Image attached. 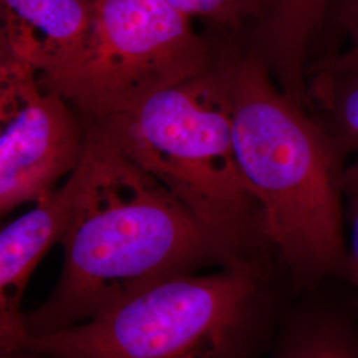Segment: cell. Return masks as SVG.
<instances>
[{
	"label": "cell",
	"mask_w": 358,
	"mask_h": 358,
	"mask_svg": "<svg viewBox=\"0 0 358 358\" xmlns=\"http://www.w3.org/2000/svg\"><path fill=\"white\" fill-rule=\"evenodd\" d=\"M344 215L349 226L343 279L353 291L352 301L358 316V159L346 167L343 182Z\"/></svg>",
	"instance_id": "obj_13"
},
{
	"label": "cell",
	"mask_w": 358,
	"mask_h": 358,
	"mask_svg": "<svg viewBox=\"0 0 358 358\" xmlns=\"http://www.w3.org/2000/svg\"><path fill=\"white\" fill-rule=\"evenodd\" d=\"M336 26L349 38V43L358 38V0H333L331 13Z\"/></svg>",
	"instance_id": "obj_14"
},
{
	"label": "cell",
	"mask_w": 358,
	"mask_h": 358,
	"mask_svg": "<svg viewBox=\"0 0 358 358\" xmlns=\"http://www.w3.org/2000/svg\"><path fill=\"white\" fill-rule=\"evenodd\" d=\"M226 65L236 157L267 242L306 288L343 279L348 154L252 47Z\"/></svg>",
	"instance_id": "obj_2"
},
{
	"label": "cell",
	"mask_w": 358,
	"mask_h": 358,
	"mask_svg": "<svg viewBox=\"0 0 358 358\" xmlns=\"http://www.w3.org/2000/svg\"><path fill=\"white\" fill-rule=\"evenodd\" d=\"M190 19L167 0H96L85 50L40 83L60 93L85 125L127 113L214 66Z\"/></svg>",
	"instance_id": "obj_5"
},
{
	"label": "cell",
	"mask_w": 358,
	"mask_h": 358,
	"mask_svg": "<svg viewBox=\"0 0 358 358\" xmlns=\"http://www.w3.org/2000/svg\"><path fill=\"white\" fill-rule=\"evenodd\" d=\"M85 129L158 179L244 255L255 239L267 242L236 157L226 63Z\"/></svg>",
	"instance_id": "obj_3"
},
{
	"label": "cell",
	"mask_w": 358,
	"mask_h": 358,
	"mask_svg": "<svg viewBox=\"0 0 358 358\" xmlns=\"http://www.w3.org/2000/svg\"><path fill=\"white\" fill-rule=\"evenodd\" d=\"M81 187L76 169L64 186L56 187L36 202V207L6 226L0 234V337L6 350L17 349L26 337L20 301L34 269L62 242L71 223Z\"/></svg>",
	"instance_id": "obj_8"
},
{
	"label": "cell",
	"mask_w": 358,
	"mask_h": 358,
	"mask_svg": "<svg viewBox=\"0 0 358 358\" xmlns=\"http://www.w3.org/2000/svg\"><path fill=\"white\" fill-rule=\"evenodd\" d=\"M64 97L26 65L0 60V211L38 202L80 164L87 140Z\"/></svg>",
	"instance_id": "obj_6"
},
{
	"label": "cell",
	"mask_w": 358,
	"mask_h": 358,
	"mask_svg": "<svg viewBox=\"0 0 358 358\" xmlns=\"http://www.w3.org/2000/svg\"><path fill=\"white\" fill-rule=\"evenodd\" d=\"M260 297L252 263L177 273L76 325L19 343L56 358H235Z\"/></svg>",
	"instance_id": "obj_4"
},
{
	"label": "cell",
	"mask_w": 358,
	"mask_h": 358,
	"mask_svg": "<svg viewBox=\"0 0 358 358\" xmlns=\"http://www.w3.org/2000/svg\"><path fill=\"white\" fill-rule=\"evenodd\" d=\"M189 17L196 16L232 29L255 26L268 0H167Z\"/></svg>",
	"instance_id": "obj_12"
},
{
	"label": "cell",
	"mask_w": 358,
	"mask_h": 358,
	"mask_svg": "<svg viewBox=\"0 0 358 358\" xmlns=\"http://www.w3.org/2000/svg\"><path fill=\"white\" fill-rule=\"evenodd\" d=\"M310 66L317 68H332V69H348V68H358V38L349 43L348 48L344 51L333 53L320 60L312 62Z\"/></svg>",
	"instance_id": "obj_15"
},
{
	"label": "cell",
	"mask_w": 358,
	"mask_h": 358,
	"mask_svg": "<svg viewBox=\"0 0 358 358\" xmlns=\"http://www.w3.org/2000/svg\"><path fill=\"white\" fill-rule=\"evenodd\" d=\"M279 358H358V316L332 300L310 308L291 333Z\"/></svg>",
	"instance_id": "obj_10"
},
{
	"label": "cell",
	"mask_w": 358,
	"mask_h": 358,
	"mask_svg": "<svg viewBox=\"0 0 358 358\" xmlns=\"http://www.w3.org/2000/svg\"><path fill=\"white\" fill-rule=\"evenodd\" d=\"M307 108L346 154H358V68L310 66Z\"/></svg>",
	"instance_id": "obj_11"
},
{
	"label": "cell",
	"mask_w": 358,
	"mask_h": 358,
	"mask_svg": "<svg viewBox=\"0 0 358 358\" xmlns=\"http://www.w3.org/2000/svg\"><path fill=\"white\" fill-rule=\"evenodd\" d=\"M78 169L81 187L62 241L63 273L48 303L24 316L27 332L90 320L201 263H251L158 179L90 130Z\"/></svg>",
	"instance_id": "obj_1"
},
{
	"label": "cell",
	"mask_w": 358,
	"mask_h": 358,
	"mask_svg": "<svg viewBox=\"0 0 358 358\" xmlns=\"http://www.w3.org/2000/svg\"><path fill=\"white\" fill-rule=\"evenodd\" d=\"M96 0H0V60L26 65L40 81L57 76L85 50Z\"/></svg>",
	"instance_id": "obj_7"
},
{
	"label": "cell",
	"mask_w": 358,
	"mask_h": 358,
	"mask_svg": "<svg viewBox=\"0 0 358 358\" xmlns=\"http://www.w3.org/2000/svg\"><path fill=\"white\" fill-rule=\"evenodd\" d=\"M333 0H268L252 27V47L278 85L307 106L310 53L322 34Z\"/></svg>",
	"instance_id": "obj_9"
}]
</instances>
